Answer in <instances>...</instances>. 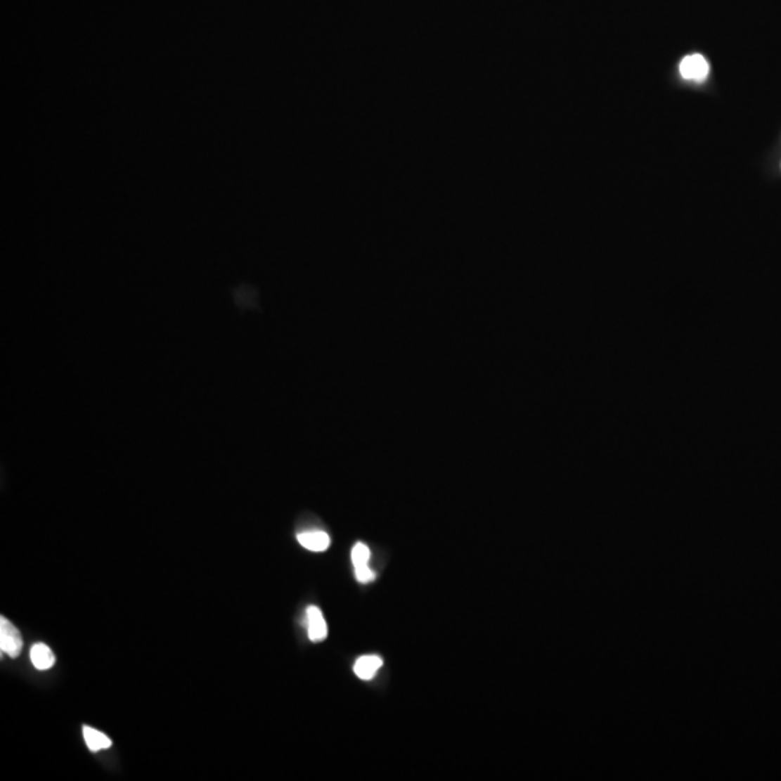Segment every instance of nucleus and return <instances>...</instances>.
Listing matches in <instances>:
<instances>
[{
  "label": "nucleus",
  "instance_id": "39448f33",
  "mask_svg": "<svg viewBox=\"0 0 781 781\" xmlns=\"http://www.w3.org/2000/svg\"><path fill=\"white\" fill-rule=\"evenodd\" d=\"M31 661L38 670H48L56 664V656L48 645L39 643L31 648Z\"/></svg>",
  "mask_w": 781,
  "mask_h": 781
},
{
  "label": "nucleus",
  "instance_id": "7ed1b4c3",
  "mask_svg": "<svg viewBox=\"0 0 781 781\" xmlns=\"http://www.w3.org/2000/svg\"><path fill=\"white\" fill-rule=\"evenodd\" d=\"M307 631L313 643L324 641L327 637V624L317 607H310L307 609Z\"/></svg>",
  "mask_w": 781,
  "mask_h": 781
},
{
  "label": "nucleus",
  "instance_id": "1a4fd4ad",
  "mask_svg": "<svg viewBox=\"0 0 781 781\" xmlns=\"http://www.w3.org/2000/svg\"><path fill=\"white\" fill-rule=\"evenodd\" d=\"M356 577L361 583H369L375 579V573L369 569V566H363V567H358L355 569Z\"/></svg>",
  "mask_w": 781,
  "mask_h": 781
},
{
  "label": "nucleus",
  "instance_id": "423d86ee",
  "mask_svg": "<svg viewBox=\"0 0 781 781\" xmlns=\"http://www.w3.org/2000/svg\"><path fill=\"white\" fill-rule=\"evenodd\" d=\"M382 666V659L377 657V656H363L361 659H358L354 671L355 674L361 678V680H372L376 674V671L381 669Z\"/></svg>",
  "mask_w": 781,
  "mask_h": 781
},
{
  "label": "nucleus",
  "instance_id": "20e7f679",
  "mask_svg": "<svg viewBox=\"0 0 781 781\" xmlns=\"http://www.w3.org/2000/svg\"><path fill=\"white\" fill-rule=\"evenodd\" d=\"M298 543L310 551H324L330 546V537L327 533L314 530L298 534Z\"/></svg>",
  "mask_w": 781,
  "mask_h": 781
},
{
  "label": "nucleus",
  "instance_id": "f03ea898",
  "mask_svg": "<svg viewBox=\"0 0 781 781\" xmlns=\"http://www.w3.org/2000/svg\"><path fill=\"white\" fill-rule=\"evenodd\" d=\"M680 72H682L683 79L700 83L708 77L709 64L706 58L700 54L688 56L686 58H683L682 63H680Z\"/></svg>",
  "mask_w": 781,
  "mask_h": 781
},
{
  "label": "nucleus",
  "instance_id": "0eeeda50",
  "mask_svg": "<svg viewBox=\"0 0 781 781\" xmlns=\"http://www.w3.org/2000/svg\"><path fill=\"white\" fill-rule=\"evenodd\" d=\"M83 735H84V741L86 745L90 748V751L97 752V751H102L106 748L112 747V741L110 738H108L103 732H98L97 729H93L90 726H84L83 728Z\"/></svg>",
  "mask_w": 781,
  "mask_h": 781
},
{
  "label": "nucleus",
  "instance_id": "f257e3e1",
  "mask_svg": "<svg viewBox=\"0 0 781 781\" xmlns=\"http://www.w3.org/2000/svg\"><path fill=\"white\" fill-rule=\"evenodd\" d=\"M23 640L19 629L5 617L0 618V648L9 657L16 659L22 651Z\"/></svg>",
  "mask_w": 781,
  "mask_h": 781
},
{
  "label": "nucleus",
  "instance_id": "6e6552de",
  "mask_svg": "<svg viewBox=\"0 0 781 781\" xmlns=\"http://www.w3.org/2000/svg\"><path fill=\"white\" fill-rule=\"evenodd\" d=\"M369 557H370V551H369L368 546L363 544V543H358L354 547V550H351V563H354L355 569L368 566Z\"/></svg>",
  "mask_w": 781,
  "mask_h": 781
}]
</instances>
